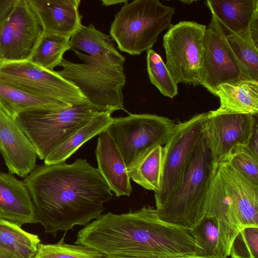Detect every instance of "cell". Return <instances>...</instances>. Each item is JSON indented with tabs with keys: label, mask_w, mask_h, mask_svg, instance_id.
Segmentation results:
<instances>
[{
	"label": "cell",
	"mask_w": 258,
	"mask_h": 258,
	"mask_svg": "<svg viewBox=\"0 0 258 258\" xmlns=\"http://www.w3.org/2000/svg\"><path fill=\"white\" fill-rule=\"evenodd\" d=\"M34 205L37 223L45 232L86 226L99 217L113 194L97 168L86 160L37 165L23 180Z\"/></svg>",
	"instance_id": "cell-1"
},
{
	"label": "cell",
	"mask_w": 258,
	"mask_h": 258,
	"mask_svg": "<svg viewBox=\"0 0 258 258\" xmlns=\"http://www.w3.org/2000/svg\"><path fill=\"white\" fill-rule=\"evenodd\" d=\"M75 244L91 247L105 258L202 256L203 252L189 230L161 221L150 206L101 214L78 232Z\"/></svg>",
	"instance_id": "cell-2"
},
{
	"label": "cell",
	"mask_w": 258,
	"mask_h": 258,
	"mask_svg": "<svg viewBox=\"0 0 258 258\" xmlns=\"http://www.w3.org/2000/svg\"><path fill=\"white\" fill-rule=\"evenodd\" d=\"M215 170L204 134L173 193L164 205L155 209L162 221L184 229L194 228L205 216V203Z\"/></svg>",
	"instance_id": "cell-3"
},
{
	"label": "cell",
	"mask_w": 258,
	"mask_h": 258,
	"mask_svg": "<svg viewBox=\"0 0 258 258\" xmlns=\"http://www.w3.org/2000/svg\"><path fill=\"white\" fill-rule=\"evenodd\" d=\"M73 51L83 62L75 63L63 58L59 65L62 70L56 73L75 86L99 111L111 114L124 110V64Z\"/></svg>",
	"instance_id": "cell-4"
},
{
	"label": "cell",
	"mask_w": 258,
	"mask_h": 258,
	"mask_svg": "<svg viewBox=\"0 0 258 258\" xmlns=\"http://www.w3.org/2000/svg\"><path fill=\"white\" fill-rule=\"evenodd\" d=\"M175 8L159 0L127 1L115 15L110 36L120 51L132 55L152 49L160 33L171 26Z\"/></svg>",
	"instance_id": "cell-5"
},
{
	"label": "cell",
	"mask_w": 258,
	"mask_h": 258,
	"mask_svg": "<svg viewBox=\"0 0 258 258\" xmlns=\"http://www.w3.org/2000/svg\"><path fill=\"white\" fill-rule=\"evenodd\" d=\"M100 112L88 102L60 110L33 109L19 114L15 120L44 160Z\"/></svg>",
	"instance_id": "cell-6"
},
{
	"label": "cell",
	"mask_w": 258,
	"mask_h": 258,
	"mask_svg": "<svg viewBox=\"0 0 258 258\" xmlns=\"http://www.w3.org/2000/svg\"><path fill=\"white\" fill-rule=\"evenodd\" d=\"M176 123L151 114H130L113 118L106 131L119 149L127 168L137 164L156 147L164 146Z\"/></svg>",
	"instance_id": "cell-7"
},
{
	"label": "cell",
	"mask_w": 258,
	"mask_h": 258,
	"mask_svg": "<svg viewBox=\"0 0 258 258\" xmlns=\"http://www.w3.org/2000/svg\"><path fill=\"white\" fill-rule=\"evenodd\" d=\"M206 27L196 22L181 21L164 35L165 64L176 84H201Z\"/></svg>",
	"instance_id": "cell-8"
},
{
	"label": "cell",
	"mask_w": 258,
	"mask_h": 258,
	"mask_svg": "<svg viewBox=\"0 0 258 258\" xmlns=\"http://www.w3.org/2000/svg\"><path fill=\"white\" fill-rule=\"evenodd\" d=\"M208 112L198 114L187 120L177 123L163 146L161 178L155 192L156 209L167 202L179 185L197 145L204 134Z\"/></svg>",
	"instance_id": "cell-9"
},
{
	"label": "cell",
	"mask_w": 258,
	"mask_h": 258,
	"mask_svg": "<svg viewBox=\"0 0 258 258\" xmlns=\"http://www.w3.org/2000/svg\"><path fill=\"white\" fill-rule=\"evenodd\" d=\"M0 80L29 94L57 99L72 106L88 102L75 86L56 71H47L28 60L3 62Z\"/></svg>",
	"instance_id": "cell-10"
},
{
	"label": "cell",
	"mask_w": 258,
	"mask_h": 258,
	"mask_svg": "<svg viewBox=\"0 0 258 258\" xmlns=\"http://www.w3.org/2000/svg\"><path fill=\"white\" fill-rule=\"evenodd\" d=\"M204 134L211 150L215 170L229 162L249 143L257 114L215 113L210 111Z\"/></svg>",
	"instance_id": "cell-11"
},
{
	"label": "cell",
	"mask_w": 258,
	"mask_h": 258,
	"mask_svg": "<svg viewBox=\"0 0 258 258\" xmlns=\"http://www.w3.org/2000/svg\"><path fill=\"white\" fill-rule=\"evenodd\" d=\"M42 34L28 0H17L10 14L0 23V60H28Z\"/></svg>",
	"instance_id": "cell-12"
},
{
	"label": "cell",
	"mask_w": 258,
	"mask_h": 258,
	"mask_svg": "<svg viewBox=\"0 0 258 258\" xmlns=\"http://www.w3.org/2000/svg\"><path fill=\"white\" fill-rule=\"evenodd\" d=\"M242 79H250L228 45L216 19L212 15L205 34L200 85L215 96L219 85Z\"/></svg>",
	"instance_id": "cell-13"
},
{
	"label": "cell",
	"mask_w": 258,
	"mask_h": 258,
	"mask_svg": "<svg viewBox=\"0 0 258 258\" xmlns=\"http://www.w3.org/2000/svg\"><path fill=\"white\" fill-rule=\"evenodd\" d=\"M216 172L231 201L241 229L258 227V183L228 162L219 165Z\"/></svg>",
	"instance_id": "cell-14"
},
{
	"label": "cell",
	"mask_w": 258,
	"mask_h": 258,
	"mask_svg": "<svg viewBox=\"0 0 258 258\" xmlns=\"http://www.w3.org/2000/svg\"><path fill=\"white\" fill-rule=\"evenodd\" d=\"M0 153L9 171L25 177L36 167L38 155L16 120L0 108Z\"/></svg>",
	"instance_id": "cell-15"
},
{
	"label": "cell",
	"mask_w": 258,
	"mask_h": 258,
	"mask_svg": "<svg viewBox=\"0 0 258 258\" xmlns=\"http://www.w3.org/2000/svg\"><path fill=\"white\" fill-rule=\"evenodd\" d=\"M205 215L216 218L219 228V253L221 257L227 258L232 243L241 228L231 201L216 171L206 200Z\"/></svg>",
	"instance_id": "cell-16"
},
{
	"label": "cell",
	"mask_w": 258,
	"mask_h": 258,
	"mask_svg": "<svg viewBox=\"0 0 258 258\" xmlns=\"http://www.w3.org/2000/svg\"><path fill=\"white\" fill-rule=\"evenodd\" d=\"M43 33L71 37L82 25L80 0H28Z\"/></svg>",
	"instance_id": "cell-17"
},
{
	"label": "cell",
	"mask_w": 258,
	"mask_h": 258,
	"mask_svg": "<svg viewBox=\"0 0 258 258\" xmlns=\"http://www.w3.org/2000/svg\"><path fill=\"white\" fill-rule=\"evenodd\" d=\"M0 219L21 226L37 223L34 205L23 181L0 171Z\"/></svg>",
	"instance_id": "cell-18"
},
{
	"label": "cell",
	"mask_w": 258,
	"mask_h": 258,
	"mask_svg": "<svg viewBox=\"0 0 258 258\" xmlns=\"http://www.w3.org/2000/svg\"><path fill=\"white\" fill-rule=\"evenodd\" d=\"M95 154L99 172L116 197H129L132 191L130 178L123 157L106 130L99 135Z\"/></svg>",
	"instance_id": "cell-19"
},
{
	"label": "cell",
	"mask_w": 258,
	"mask_h": 258,
	"mask_svg": "<svg viewBox=\"0 0 258 258\" xmlns=\"http://www.w3.org/2000/svg\"><path fill=\"white\" fill-rule=\"evenodd\" d=\"M206 4L225 35L248 30L258 19L257 0H208Z\"/></svg>",
	"instance_id": "cell-20"
},
{
	"label": "cell",
	"mask_w": 258,
	"mask_h": 258,
	"mask_svg": "<svg viewBox=\"0 0 258 258\" xmlns=\"http://www.w3.org/2000/svg\"><path fill=\"white\" fill-rule=\"evenodd\" d=\"M215 96L220 99V106L211 110L213 113H258V81L242 79L221 84Z\"/></svg>",
	"instance_id": "cell-21"
},
{
	"label": "cell",
	"mask_w": 258,
	"mask_h": 258,
	"mask_svg": "<svg viewBox=\"0 0 258 258\" xmlns=\"http://www.w3.org/2000/svg\"><path fill=\"white\" fill-rule=\"evenodd\" d=\"M72 106L61 100L29 94L0 80V108L15 120L19 114L30 110H56Z\"/></svg>",
	"instance_id": "cell-22"
},
{
	"label": "cell",
	"mask_w": 258,
	"mask_h": 258,
	"mask_svg": "<svg viewBox=\"0 0 258 258\" xmlns=\"http://www.w3.org/2000/svg\"><path fill=\"white\" fill-rule=\"evenodd\" d=\"M70 50H80L88 55L118 63L124 64L125 60L115 48L110 36L97 30L92 24L87 26L82 25L71 35Z\"/></svg>",
	"instance_id": "cell-23"
},
{
	"label": "cell",
	"mask_w": 258,
	"mask_h": 258,
	"mask_svg": "<svg viewBox=\"0 0 258 258\" xmlns=\"http://www.w3.org/2000/svg\"><path fill=\"white\" fill-rule=\"evenodd\" d=\"M112 118L111 113L100 112L68 141L52 152L44 160V164H53L64 162L82 145L106 130L111 122Z\"/></svg>",
	"instance_id": "cell-24"
},
{
	"label": "cell",
	"mask_w": 258,
	"mask_h": 258,
	"mask_svg": "<svg viewBox=\"0 0 258 258\" xmlns=\"http://www.w3.org/2000/svg\"><path fill=\"white\" fill-rule=\"evenodd\" d=\"M40 239L10 221L0 219V246L17 258H33Z\"/></svg>",
	"instance_id": "cell-25"
},
{
	"label": "cell",
	"mask_w": 258,
	"mask_h": 258,
	"mask_svg": "<svg viewBox=\"0 0 258 258\" xmlns=\"http://www.w3.org/2000/svg\"><path fill=\"white\" fill-rule=\"evenodd\" d=\"M71 37L42 34L28 60L49 71L61 63L64 53L70 50Z\"/></svg>",
	"instance_id": "cell-26"
},
{
	"label": "cell",
	"mask_w": 258,
	"mask_h": 258,
	"mask_svg": "<svg viewBox=\"0 0 258 258\" xmlns=\"http://www.w3.org/2000/svg\"><path fill=\"white\" fill-rule=\"evenodd\" d=\"M163 146H158L137 164L127 170L130 179L143 188L157 191L162 174Z\"/></svg>",
	"instance_id": "cell-27"
},
{
	"label": "cell",
	"mask_w": 258,
	"mask_h": 258,
	"mask_svg": "<svg viewBox=\"0 0 258 258\" xmlns=\"http://www.w3.org/2000/svg\"><path fill=\"white\" fill-rule=\"evenodd\" d=\"M225 37L248 77L258 81V49L249 29L240 33L225 35Z\"/></svg>",
	"instance_id": "cell-28"
},
{
	"label": "cell",
	"mask_w": 258,
	"mask_h": 258,
	"mask_svg": "<svg viewBox=\"0 0 258 258\" xmlns=\"http://www.w3.org/2000/svg\"><path fill=\"white\" fill-rule=\"evenodd\" d=\"M147 67L151 83L164 96L174 98L178 94L177 84L161 56L152 49L147 51Z\"/></svg>",
	"instance_id": "cell-29"
},
{
	"label": "cell",
	"mask_w": 258,
	"mask_h": 258,
	"mask_svg": "<svg viewBox=\"0 0 258 258\" xmlns=\"http://www.w3.org/2000/svg\"><path fill=\"white\" fill-rule=\"evenodd\" d=\"M65 235L56 243H40L33 258H105L91 247L66 243Z\"/></svg>",
	"instance_id": "cell-30"
},
{
	"label": "cell",
	"mask_w": 258,
	"mask_h": 258,
	"mask_svg": "<svg viewBox=\"0 0 258 258\" xmlns=\"http://www.w3.org/2000/svg\"><path fill=\"white\" fill-rule=\"evenodd\" d=\"M189 231L203 248V257H221L218 247V225L214 217L205 215L198 225Z\"/></svg>",
	"instance_id": "cell-31"
},
{
	"label": "cell",
	"mask_w": 258,
	"mask_h": 258,
	"mask_svg": "<svg viewBox=\"0 0 258 258\" xmlns=\"http://www.w3.org/2000/svg\"><path fill=\"white\" fill-rule=\"evenodd\" d=\"M229 255L231 258H257L258 227L242 228L232 243Z\"/></svg>",
	"instance_id": "cell-32"
},
{
	"label": "cell",
	"mask_w": 258,
	"mask_h": 258,
	"mask_svg": "<svg viewBox=\"0 0 258 258\" xmlns=\"http://www.w3.org/2000/svg\"><path fill=\"white\" fill-rule=\"evenodd\" d=\"M228 162L245 176L258 183V157L246 147L234 155Z\"/></svg>",
	"instance_id": "cell-33"
},
{
	"label": "cell",
	"mask_w": 258,
	"mask_h": 258,
	"mask_svg": "<svg viewBox=\"0 0 258 258\" xmlns=\"http://www.w3.org/2000/svg\"><path fill=\"white\" fill-rule=\"evenodd\" d=\"M17 0H0V23L10 14Z\"/></svg>",
	"instance_id": "cell-34"
},
{
	"label": "cell",
	"mask_w": 258,
	"mask_h": 258,
	"mask_svg": "<svg viewBox=\"0 0 258 258\" xmlns=\"http://www.w3.org/2000/svg\"><path fill=\"white\" fill-rule=\"evenodd\" d=\"M258 126L257 122H256L253 133L251 137L248 145L246 148L249 149L254 155L258 157Z\"/></svg>",
	"instance_id": "cell-35"
},
{
	"label": "cell",
	"mask_w": 258,
	"mask_h": 258,
	"mask_svg": "<svg viewBox=\"0 0 258 258\" xmlns=\"http://www.w3.org/2000/svg\"><path fill=\"white\" fill-rule=\"evenodd\" d=\"M128 0H124V1H121V0H105V1H101L102 5L103 6H110V5H116L118 4H124L125 2H126Z\"/></svg>",
	"instance_id": "cell-36"
},
{
	"label": "cell",
	"mask_w": 258,
	"mask_h": 258,
	"mask_svg": "<svg viewBox=\"0 0 258 258\" xmlns=\"http://www.w3.org/2000/svg\"><path fill=\"white\" fill-rule=\"evenodd\" d=\"M0 258H17L0 246Z\"/></svg>",
	"instance_id": "cell-37"
},
{
	"label": "cell",
	"mask_w": 258,
	"mask_h": 258,
	"mask_svg": "<svg viewBox=\"0 0 258 258\" xmlns=\"http://www.w3.org/2000/svg\"><path fill=\"white\" fill-rule=\"evenodd\" d=\"M114 258H151V257H124V256H118ZM159 258H211V257H206L203 256H182V257H159ZM215 258H221V257H215Z\"/></svg>",
	"instance_id": "cell-38"
},
{
	"label": "cell",
	"mask_w": 258,
	"mask_h": 258,
	"mask_svg": "<svg viewBox=\"0 0 258 258\" xmlns=\"http://www.w3.org/2000/svg\"><path fill=\"white\" fill-rule=\"evenodd\" d=\"M181 2L184 3V4H187V5H190L191 4H192V3L194 2H197V1H180Z\"/></svg>",
	"instance_id": "cell-39"
},
{
	"label": "cell",
	"mask_w": 258,
	"mask_h": 258,
	"mask_svg": "<svg viewBox=\"0 0 258 258\" xmlns=\"http://www.w3.org/2000/svg\"><path fill=\"white\" fill-rule=\"evenodd\" d=\"M2 61L1 60H0V64L2 63Z\"/></svg>",
	"instance_id": "cell-40"
}]
</instances>
